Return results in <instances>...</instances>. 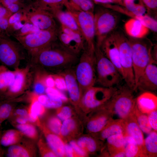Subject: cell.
Here are the masks:
<instances>
[{
	"instance_id": "1",
	"label": "cell",
	"mask_w": 157,
	"mask_h": 157,
	"mask_svg": "<svg viewBox=\"0 0 157 157\" xmlns=\"http://www.w3.org/2000/svg\"><path fill=\"white\" fill-rule=\"evenodd\" d=\"M56 41L29 56L31 67L57 70L70 68L77 62V55Z\"/></svg>"
},
{
	"instance_id": "2",
	"label": "cell",
	"mask_w": 157,
	"mask_h": 157,
	"mask_svg": "<svg viewBox=\"0 0 157 157\" xmlns=\"http://www.w3.org/2000/svg\"><path fill=\"white\" fill-rule=\"evenodd\" d=\"M133 91L126 84L117 89L104 105L113 116L116 115L119 119H124L133 114L136 106V99Z\"/></svg>"
},
{
	"instance_id": "3",
	"label": "cell",
	"mask_w": 157,
	"mask_h": 157,
	"mask_svg": "<svg viewBox=\"0 0 157 157\" xmlns=\"http://www.w3.org/2000/svg\"><path fill=\"white\" fill-rule=\"evenodd\" d=\"M79 60L74 71L82 96L86 90L94 85L96 81L95 51L86 48Z\"/></svg>"
},
{
	"instance_id": "4",
	"label": "cell",
	"mask_w": 157,
	"mask_h": 157,
	"mask_svg": "<svg viewBox=\"0 0 157 157\" xmlns=\"http://www.w3.org/2000/svg\"><path fill=\"white\" fill-rule=\"evenodd\" d=\"M117 12L99 5L94 8V19L96 46L100 47L103 41L114 31L119 21Z\"/></svg>"
},
{
	"instance_id": "5",
	"label": "cell",
	"mask_w": 157,
	"mask_h": 157,
	"mask_svg": "<svg viewBox=\"0 0 157 157\" xmlns=\"http://www.w3.org/2000/svg\"><path fill=\"white\" fill-rule=\"evenodd\" d=\"M131 48L133 70L136 84L151 60L153 45L149 40L144 38H128Z\"/></svg>"
},
{
	"instance_id": "6",
	"label": "cell",
	"mask_w": 157,
	"mask_h": 157,
	"mask_svg": "<svg viewBox=\"0 0 157 157\" xmlns=\"http://www.w3.org/2000/svg\"><path fill=\"white\" fill-rule=\"evenodd\" d=\"M96 81L102 87H115L120 82L122 76L115 65L95 46Z\"/></svg>"
},
{
	"instance_id": "7",
	"label": "cell",
	"mask_w": 157,
	"mask_h": 157,
	"mask_svg": "<svg viewBox=\"0 0 157 157\" xmlns=\"http://www.w3.org/2000/svg\"><path fill=\"white\" fill-rule=\"evenodd\" d=\"M113 33L119 49L120 62L123 72V79L126 84L135 91V81L131 50L128 38L121 31H114Z\"/></svg>"
},
{
	"instance_id": "8",
	"label": "cell",
	"mask_w": 157,
	"mask_h": 157,
	"mask_svg": "<svg viewBox=\"0 0 157 157\" xmlns=\"http://www.w3.org/2000/svg\"><path fill=\"white\" fill-rule=\"evenodd\" d=\"M57 30H40L22 36L14 37L27 52L30 56L58 38Z\"/></svg>"
},
{
	"instance_id": "9",
	"label": "cell",
	"mask_w": 157,
	"mask_h": 157,
	"mask_svg": "<svg viewBox=\"0 0 157 157\" xmlns=\"http://www.w3.org/2000/svg\"><path fill=\"white\" fill-rule=\"evenodd\" d=\"M9 37L0 35V62L7 67L14 70L19 68L21 61L25 58V49L18 42Z\"/></svg>"
},
{
	"instance_id": "10",
	"label": "cell",
	"mask_w": 157,
	"mask_h": 157,
	"mask_svg": "<svg viewBox=\"0 0 157 157\" xmlns=\"http://www.w3.org/2000/svg\"><path fill=\"white\" fill-rule=\"evenodd\" d=\"M117 89L116 87L92 86L83 94L80 107L87 111L96 110L103 106L108 101Z\"/></svg>"
},
{
	"instance_id": "11",
	"label": "cell",
	"mask_w": 157,
	"mask_h": 157,
	"mask_svg": "<svg viewBox=\"0 0 157 157\" xmlns=\"http://www.w3.org/2000/svg\"><path fill=\"white\" fill-rule=\"evenodd\" d=\"M68 11L72 15L76 22L80 31L85 40L86 48L89 50L95 51L96 42L94 13Z\"/></svg>"
},
{
	"instance_id": "12",
	"label": "cell",
	"mask_w": 157,
	"mask_h": 157,
	"mask_svg": "<svg viewBox=\"0 0 157 157\" xmlns=\"http://www.w3.org/2000/svg\"><path fill=\"white\" fill-rule=\"evenodd\" d=\"M25 11L28 22L32 24L40 30L58 29L54 17L49 12L30 3L27 4Z\"/></svg>"
},
{
	"instance_id": "13",
	"label": "cell",
	"mask_w": 157,
	"mask_h": 157,
	"mask_svg": "<svg viewBox=\"0 0 157 157\" xmlns=\"http://www.w3.org/2000/svg\"><path fill=\"white\" fill-rule=\"evenodd\" d=\"M31 66L29 65L23 68L14 70L15 77L12 84L0 97L8 100L22 93L27 89L31 83L32 73L30 72Z\"/></svg>"
},
{
	"instance_id": "14",
	"label": "cell",
	"mask_w": 157,
	"mask_h": 157,
	"mask_svg": "<svg viewBox=\"0 0 157 157\" xmlns=\"http://www.w3.org/2000/svg\"><path fill=\"white\" fill-rule=\"evenodd\" d=\"M157 89V62L152 59L139 77L135 86L137 90L144 92H151Z\"/></svg>"
},
{
	"instance_id": "15",
	"label": "cell",
	"mask_w": 157,
	"mask_h": 157,
	"mask_svg": "<svg viewBox=\"0 0 157 157\" xmlns=\"http://www.w3.org/2000/svg\"><path fill=\"white\" fill-rule=\"evenodd\" d=\"M59 73L62 75L65 79L67 91L70 102L76 107H80L82 96L74 71L70 68Z\"/></svg>"
},
{
	"instance_id": "16",
	"label": "cell",
	"mask_w": 157,
	"mask_h": 157,
	"mask_svg": "<svg viewBox=\"0 0 157 157\" xmlns=\"http://www.w3.org/2000/svg\"><path fill=\"white\" fill-rule=\"evenodd\" d=\"M6 154L10 157H36L37 149L34 141L23 138L18 143L8 147Z\"/></svg>"
},
{
	"instance_id": "17",
	"label": "cell",
	"mask_w": 157,
	"mask_h": 157,
	"mask_svg": "<svg viewBox=\"0 0 157 157\" xmlns=\"http://www.w3.org/2000/svg\"><path fill=\"white\" fill-rule=\"evenodd\" d=\"M95 113L90 118L86 126L88 131L93 134L100 131L113 119L111 113L104 106L94 110Z\"/></svg>"
},
{
	"instance_id": "18",
	"label": "cell",
	"mask_w": 157,
	"mask_h": 157,
	"mask_svg": "<svg viewBox=\"0 0 157 157\" xmlns=\"http://www.w3.org/2000/svg\"><path fill=\"white\" fill-rule=\"evenodd\" d=\"M99 48L104 55L115 65L122 76L119 49L113 32L103 41Z\"/></svg>"
},
{
	"instance_id": "19",
	"label": "cell",
	"mask_w": 157,
	"mask_h": 157,
	"mask_svg": "<svg viewBox=\"0 0 157 157\" xmlns=\"http://www.w3.org/2000/svg\"><path fill=\"white\" fill-rule=\"evenodd\" d=\"M123 120L124 125V133L135 140L138 146L142 157H146L144 148L143 135L134 114Z\"/></svg>"
},
{
	"instance_id": "20",
	"label": "cell",
	"mask_w": 157,
	"mask_h": 157,
	"mask_svg": "<svg viewBox=\"0 0 157 157\" xmlns=\"http://www.w3.org/2000/svg\"><path fill=\"white\" fill-rule=\"evenodd\" d=\"M39 127L43 133L47 143L57 157L66 156L65 149V143L61 137L51 132L44 123H41Z\"/></svg>"
},
{
	"instance_id": "21",
	"label": "cell",
	"mask_w": 157,
	"mask_h": 157,
	"mask_svg": "<svg viewBox=\"0 0 157 157\" xmlns=\"http://www.w3.org/2000/svg\"><path fill=\"white\" fill-rule=\"evenodd\" d=\"M122 1L123 7L119 8V12L134 18L136 16L149 15L150 11L142 0H122Z\"/></svg>"
},
{
	"instance_id": "22",
	"label": "cell",
	"mask_w": 157,
	"mask_h": 157,
	"mask_svg": "<svg viewBox=\"0 0 157 157\" xmlns=\"http://www.w3.org/2000/svg\"><path fill=\"white\" fill-rule=\"evenodd\" d=\"M125 128L122 119H112L99 132L93 134L94 137L104 140L112 135L119 133H124Z\"/></svg>"
},
{
	"instance_id": "23",
	"label": "cell",
	"mask_w": 157,
	"mask_h": 157,
	"mask_svg": "<svg viewBox=\"0 0 157 157\" xmlns=\"http://www.w3.org/2000/svg\"><path fill=\"white\" fill-rule=\"evenodd\" d=\"M136 104L141 112L147 114L157 110V97L151 92H144L136 98Z\"/></svg>"
},
{
	"instance_id": "24",
	"label": "cell",
	"mask_w": 157,
	"mask_h": 157,
	"mask_svg": "<svg viewBox=\"0 0 157 157\" xmlns=\"http://www.w3.org/2000/svg\"><path fill=\"white\" fill-rule=\"evenodd\" d=\"M30 104L27 108L29 122L39 126L41 122L39 117L43 116L46 112V108L36 98L33 92L30 94Z\"/></svg>"
},
{
	"instance_id": "25",
	"label": "cell",
	"mask_w": 157,
	"mask_h": 157,
	"mask_svg": "<svg viewBox=\"0 0 157 157\" xmlns=\"http://www.w3.org/2000/svg\"><path fill=\"white\" fill-rule=\"evenodd\" d=\"M124 28L129 37L137 39L145 38L148 34L149 30L140 21L134 18L126 22Z\"/></svg>"
},
{
	"instance_id": "26",
	"label": "cell",
	"mask_w": 157,
	"mask_h": 157,
	"mask_svg": "<svg viewBox=\"0 0 157 157\" xmlns=\"http://www.w3.org/2000/svg\"><path fill=\"white\" fill-rule=\"evenodd\" d=\"M65 6L68 11L94 13V3L92 0H66Z\"/></svg>"
},
{
	"instance_id": "27",
	"label": "cell",
	"mask_w": 157,
	"mask_h": 157,
	"mask_svg": "<svg viewBox=\"0 0 157 157\" xmlns=\"http://www.w3.org/2000/svg\"><path fill=\"white\" fill-rule=\"evenodd\" d=\"M58 38L60 43L63 47L77 56L85 49L72 37L63 32L59 29L58 31Z\"/></svg>"
},
{
	"instance_id": "28",
	"label": "cell",
	"mask_w": 157,
	"mask_h": 157,
	"mask_svg": "<svg viewBox=\"0 0 157 157\" xmlns=\"http://www.w3.org/2000/svg\"><path fill=\"white\" fill-rule=\"evenodd\" d=\"M52 15L58 20L60 25L81 33L75 19L68 11L58 10L53 12Z\"/></svg>"
},
{
	"instance_id": "29",
	"label": "cell",
	"mask_w": 157,
	"mask_h": 157,
	"mask_svg": "<svg viewBox=\"0 0 157 157\" xmlns=\"http://www.w3.org/2000/svg\"><path fill=\"white\" fill-rule=\"evenodd\" d=\"M24 135L18 130L10 129L6 130L0 134V144L4 147L14 145L20 141Z\"/></svg>"
},
{
	"instance_id": "30",
	"label": "cell",
	"mask_w": 157,
	"mask_h": 157,
	"mask_svg": "<svg viewBox=\"0 0 157 157\" xmlns=\"http://www.w3.org/2000/svg\"><path fill=\"white\" fill-rule=\"evenodd\" d=\"M34 67L35 71L33 80V92L38 95L44 94L46 88L44 84V79L49 73L41 68Z\"/></svg>"
},
{
	"instance_id": "31",
	"label": "cell",
	"mask_w": 157,
	"mask_h": 157,
	"mask_svg": "<svg viewBox=\"0 0 157 157\" xmlns=\"http://www.w3.org/2000/svg\"><path fill=\"white\" fill-rule=\"evenodd\" d=\"M14 70L9 69L6 66L0 65V96L4 93L13 82Z\"/></svg>"
},
{
	"instance_id": "32",
	"label": "cell",
	"mask_w": 157,
	"mask_h": 157,
	"mask_svg": "<svg viewBox=\"0 0 157 157\" xmlns=\"http://www.w3.org/2000/svg\"><path fill=\"white\" fill-rule=\"evenodd\" d=\"M97 139L90 136H83L76 141L78 145L88 154L95 153L100 148V143Z\"/></svg>"
},
{
	"instance_id": "33",
	"label": "cell",
	"mask_w": 157,
	"mask_h": 157,
	"mask_svg": "<svg viewBox=\"0 0 157 157\" xmlns=\"http://www.w3.org/2000/svg\"><path fill=\"white\" fill-rule=\"evenodd\" d=\"M144 148L146 157L157 156V133L152 131L144 140Z\"/></svg>"
},
{
	"instance_id": "34",
	"label": "cell",
	"mask_w": 157,
	"mask_h": 157,
	"mask_svg": "<svg viewBox=\"0 0 157 157\" xmlns=\"http://www.w3.org/2000/svg\"><path fill=\"white\" fill-rule=\"evenodd\" d=\"M106 140L107 149L110 157L113 153L120 150H124V133H119L112 135Z\"/></svg>"
},
{
	"instance_id": "35",
	"label": "cell",
	"mask_w": 157,
	"mask_h": 157,
	"mask_svg": "<svg viewBox=\"0 0 157 157\" xmlns=\"http://www.w3.org/2000/svg\"><path fill=\"white\" fill-rule=\"evenodd\" d=\"M66 0H39L32 3L33 5L47 11L52 14L54 12L62 9Z\"/></svg>"
},
{
	"instance_id": "36",
	"label": "cell",
	"mask_w": 157,
	"mask_h": 157,
	"mask_svg": "<svg viewBox=\"0 0 157 157\" xmlns=\"http://www.w3.org/2000/svg\"><path fill=\"white\" fill-rule=\"evenodd\" d=\"M123 149L126 157H142L136 141L131 137L125 133Z\"/></svg>"
},
{
	"instance_id": "37",
	"label": "cell",
	"mask_w": 157,
	"mask_h": 157,
	"mask_svg": "<svg viewBox=\"0 0 157 157\" xmlns=\"http://www.w3.org/2000/svg\"><path fill=\"white\" fill-rule=\"evenodd\" d=\"M17 130L29 139L35 141L38 139V131L34 124L30 123L14 124Z\"/></svg>"
},
{
	"instance_id": "38",
	"label": "cell",
	"mask_w": 157,
	"mask_h": 157,
	"mask_svg": "<svg viewBox=\"0 0 157 157\" xmlns=\"http://www.w3.org/2000/svg\"><path fill=\"white\" fill-rule=\"evenodd\" d=\"M133 114L142 131L146 133H149L152 129L148 122L147 115L139 110L136 104Z\"/></svg>"
},
{
	"instance_id": "39",
	"label": "cell",
	"mask_w": 157,
	"mask_h": 157,
	"mask_svg": "<svg viewBox=\"0 0 157 157\" xmlns=\"http://www.w3.org/2000/svg\"><path fill=\"white\" fill-rule=\"evenodd\" d=\"M33 93L37 100L46 108H57L62 106L63 102L61 100L51 98L46 94L38 95Z\"/></svg>"
},
{
	"instance_id": "40",
	"label": "cell",
	"mask_w": 157,
	"mask_h": 157,
	"mask_svg": "<svg viewBox=\"0 0 157 157\" xmlns=\"http://www.w3.org/2000/svg\"><path fill=\"white\" fill-rule=\"evenodd\" d=\"M76 127V122L74 119L70 118L63 121L62 122L60 136L61 137L69 136L75 130Z\"/></svg>"
},
{
	"instance_id": "41",
	"label": "cell",
	"mask_w": 157,
	"mask_h": 157,
	"mask_svg": "<svg viewBox=\"0 0 157 157\" xmlns=\"http://www.w3.org/2000/svg\"><path fill=\"white\" fill-rule=\"evenodd\" d=\"M62 124L61 120L55 116L49 117L47 120L46 124H45L51 132L60 136Z\"/></svg>"
},
{
	"instance_id": "42",
	"label": "cell",
	"mask_w": 157,
	"mask_h": 157,
	"mask_svg": "<svg viewBox=\"0 0 157 157\" xmlns=\"http://www.w3.org/2000/svg\"><path fill=\"white\" fill-rule=\"evenodd\" d=\"M13 113V106L9 100L0 102V117L2 122L8 119Z\"/></svg>"
},
{
	"instance_id": "43",
	"label": "cell",
	"mask_w": 157,
	"mask_h": 157,
	"mask_svg": "<svg viewBox=\"0 0 157 157\" xmlns=\"http://www.w3.org/2000/svg\"><path fill=\"white\" fill-rule=\"evenodd\" d=\"M37 145L40 156L43 157H56V155L52 151L46 141L40 137L39 139Z\"/></svg>"
},
{
	"instance_id": "44",
	"label": "cell",
	"mask_w": 157,
	"mask_h": 157,
	"mask_svg": "<svg viewBox=\"0 0 157 157\" xmlns=\"http://www.w3.org/2000/svg\"><path fill=\"white\" fill-rule=\"evenodd\" d=\"M40 30L34 25L27 22L21 29L14 33L13 36L14 37L25 36L37 32Z\"/></svg>"
},
{
	"instance_id": "45",
	"label": "cell",
	"mask_w": 157,
	"mask_h": 157,
	"mask_svg": "<svg viewBox=\"0 0 157 157\" xmlns=\"http://www.w3.org/2000/svg\"><path fill=\"white\" fill-rule=\"evenodd\" d=\"M45 94L53 99L60 100L63 102L68 100L66 96L62 92L56 88H47L45 90Z\"/></svg>"
},
{
	"instance_id": "46",
	"label": "cell",
	"mask_w": 157,
	"mask_h": 157,
	"mask_svg": "<svg viewBox=\"0 0 157 157\" xmlns=\"http://www.w3.org/2000/svg\"><path fill=\"white\" fill-rule=\"evenodd\" d=\"M57 109V117L61 120L63 121L71 118L72 115V110L69 106H62Z\"/></svg>"
},
{
	"instance_id": "47",
	"label": "cell",
	"mask_w": 157,
	"mask_h": 157,
	"mask_svg": "<svg viewBox=\"0 0 157 157\" xmlns=\"http://www.w3.org/2000/svg\"><path fill=\"white\" fill-rule=\"evenodd\" d=\"M56 88L61 91H67L66 82L63 76L59 73L52 74Z\"/></svg>"
},
{
	"instance_id": "48",
	"label": "cell",
	"mask_w": 157,
	"mask_h": 157,
	"mask_svg": "<svg viewBox=\"0 0 157 157\" xmlns=\"http://www.w3.org/2000/svg\"><path fill=\"white\" fill-rule=\"evenodd\" d=\"M147 116L149 124L153 130L157 131V110L147 114Z\"/></svg>"
},
{
	"instance_id": "49",
	"label": "cell",
	"mask_w": 157,
	"mask_h": 157,
	"mask_svg": "<svg viewBox=\"0 0 157 157\" xmlns=\"http://www.w3.org/2000/svg\"><path fill=\"white\" fill-rule=\"evenodd\" d=\"M69 144L72 148L78 157H84L88 156V154L78 145L76 141L72 140L69 141Z\"/></svg>"
},
{
	"instance_id": "50",
	"label": "cell",
	"mask_w": 157,
	"mask_h": 157,
	"mask_svg": "<svg viewBox=\"0 0 157 157\" xmlns=\"http://www.w3.org/2000/svg\"><path fill=\"white\" fill-rule=\"evenodd\" d=\"M9 18L0 17V35L7 36Z\"/></svg>"
},
{
	"instance_id": "51",
	"label": "cell",
	"mask_w": 157,
	"mask_h": 157,
	"mask_svg": "<svg viewBox=\"0 0 157 157\" xmlns=\"http://www.w3.org/2000/svg\"><path fill=\"white\" fill-rule=\"evenodd\" d=\"M94 3L100 6L108 4H116L122 6V0H92Z\"/></svg>"
},
{
	"instance_id": "52",
	"label": "cell",
	"mask_w": 157,
	"mask_h": 157,
	"mask_svg": "<svg viewBox=\"0 0 157 157\" xmlns=\"http://www.w3.org/2000/svg\"><path fill=\"white\" fill-rule=\"evenodd\" d=\"M146 8L150 10H156L157 8V0H142Z\"/></svg>"
},
{
	"instance_id": "53",
	"label": "cell",
	"mask_w": 157,
	"mask_h": 157,
	"mask_svg": "<svg viewBox=\"0 0 157 157\" xmlns=\"http://www.w3.org/2000/svg\"><path fill=\"white\" fill-rule=\"evenodd\" d=\"M44 84L47 88H56L54 78L52 74L48 73L44 79Z\"/></svg>"
},
{
	"instance_id": "54",
	"label": "cell",
	"mask_w": 157,
	"mask_h": 157,
	"mask_svg": "<svg viewBox=\"0 0 157 157\" xmlns=\"http://www.w3.org/2000/svg\"><path fill=\"white\" fill-rule=\"evenodd\" d=\"M65 149L66 156L69 157H78L69 144L65 143Z\"/></svg>"
},
{
	"instance_id": "55",
	"label": "cell",
	"mask_w": 157,
	"mask_h": 157,
	"mask_svg": "<svg viewBox=\"0 0 157 157\" xmlns=\"http://www.w3.org/2000/svg\"><path fill=\"white\" fill-rule=\"evenodd\" d=\"M12 15L7 8L0 3V17L9 18Z\"/></svg>"
},
{
	"instance_id": "56",
	"label": "cell",
	"mask_w": 157,
	"mask_h": 157,
	"mask_svg": "<svg viewBox=\"0 0 157 157\" xmlns=\"http://www.w3.org/2000/svg\"><path fill=\"white\" fill-rule=\"evenodd\" d=\"M16 3H25L24 0H0V3L4 7Z\"/></svg>"
},
{
	"instance_id": "57",
	"label": "cell",
	"mask_w": 157,
	"mask_h": 157,
	"mask_svg": "<svg viewBox=\"0 0 157 157\" xmlns=\"http://www.w3.org/2000/svg\"><path fill=\"white\" fill-rule=\"evenodd\" d=\"M15 121L17 124H23L30 123L28 120V117L17 116Z\"/></svg>"
},
{
	"instance_id": "58",
	"label": "cell",
	"mask_w": 157,
	"mask_h": 157,
	"mask_svg": "<svg viewBox=\"0 0 157 157\" xmlns=\"http://www.w3.org/2000/svg\"><path fill=\"white\" fill-rule=\"evenodd\" d=\"M15 114L17 116L27 117L28 116V110L24 108H19L15 111Z\"/></svg>"
},
{
	"instance_id": "59",
	"label": "cell",
	"mask_w": 157,
	"mask_h": 157,
	"mask_svg": "<svg viewBox=\"0 0 157 157\" xmlns=\"http://www.w3.org/2000/svg\"><path fill=\"white\" fill-rule=\"evenodd\" d=\"M111 157H125L126 155L124 150L118 151L111 154Z\"/></svg>"
},
{
	"instance_id": "60",
	"label": "cell",
	"mask_w": 157,
	"mask_h": 157,
	"mask_svg": "<svg viewBox=\"0 0 157 157\" xmlns=\"http://www.w3.org/2000/svg\"><path fill=\"white\" fill-rule=\"evenodd\" d=\"M30 2V3H32L38 1L39 0H28Z\"/></svg>"
},
{
	"instance_id": "61",
	"label": "cell",
	"mask_w": 157,
	"mask_h": 157,
	"mask_svg": "<svg viewBox=\"0 0 157 157\" xmlns=\"http://www.w3.org/2000/svg\"><path fill=\"white\" fill-rule=\"evenodd\" d=\"M2 122L1 119H0V125H1V124H2Z\"/></svg>"
}]
</instances>
